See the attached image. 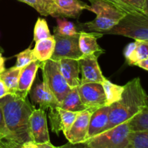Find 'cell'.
<instances>
[{
  "label": "cell",
  "instance_id": "obj_21",
  "mask_svg": "<svg viewBox=\"0 0 148 148\" xmlns=\"http://www.w3.org/2000/svg\"><path fill=\"white\" fill-rule=\"evenodd\" d=\"M23 68L13 66L0 74V79L5 85L10 94H15L17 92L19 77Z\"/></svg>",
  "mask_w": 148,
  "mask_h": 148
},
{
  "label": "cell",
  "instance_id": "obj_6",
  "mask_svg": "<svg viewBox=\"0 0 148 148\" xmlns=\"http://www.w3.org/2000/svg\"><path fill=\"white\" fill-rule=\"evenodd\" d=\"M129 132L126 121L88 139L84 143L88 148H124Z\"/></svg>",
  "mask_w": 148,
  "mask_h": 148
},
{
  "label": "cell",
  "instance_id": "obj_40",
  "mask_svg": "<svg viewBox=\"0 0 148 148\" xmlns=\"http://www.w3.org/2000/svg\"><path fill=\"white\" fill-rule=\"evenodd\" d=\"M5 60L6 59L3 57L1 53H0V74L5 71Z\"/></svg>",
  "mask_w": 148,
  "mask_h": 148
},
{
  "label": "cell",
  "instance_id": "obj_10",
  "mask_svg": "<svg viewBox=\"0 0 148 148\" xmlns=\"http://www.w3.org/2000/svg\"><path fill=\"white\" fill-rule=\"evenodd\" d=\"M29 129L31 140L36 144L50 143L46 111L34 108L29 118Z\"/></svg>",
  "mask_w": 148,
  "mask_h": 148
},
{
  "label": "cell",
  "instance_id": "obj_25",
  "mask_svg": "<svg viewBox=\"0 0 148 148\" xmlns=\"http://www.w3.org/2000/svg\"><path fill=\"white\" fill-rule=\"evenodd\" d=\"M56 22L57 25L53 28V35L69 36L78 33L76 26L72 22L62 19V17H56Z\"/></svg>",
  "mask_w": 148,
  "mask_h": 148
},
{
  "label": "cell",
  "instance_id": "obj_13",
  "mask_svg": "<svg viewBox=\"0 0 148 148\" xmlns=\"http://www.w3.org/2000/svg\"><path fill=\"white\" fill-rule=\"evenodd\" d=\"M31 100L35 104L39 106V108L46 111L49 108L58 107L59 102L44 82L38 83L30 92Z\"/></svg>",
  "mask_w": 148,
  "mask_h": 148
},
{
  "label": "cell",
  "instance_id": "obj_2",
  "mask_svg": "<svg viewBox=\"0 0 148 148\" xmlns=\"http://www.w3.org/2000/svg\"><path fill=\"white\" fill-rule=\"evenodd\" d=\"M146 107H148L147 93L140 77L134 78L124 85L121 98L109 106L108 122L105 132L126 122Z\"/></svg>",
  "mask_w": 148,
  "mask_h": 148
},
{
  "label": "cell",
  "instance_id": "obj_39",
  "mask_svg": "<svg viewBox=\"0 0 148 148\" xmlns=\"http://www.w3.org/2000/svg\"><path fill=\"white\" fill-rule=\"evenodd\" d=\"M21 148H40V147L38 146V145L35 143L34 142L28 141L23 143V144L22 145Z\"/></svg>",
  "mask_w": 148,
  "mask_h": 148
},
{
  "label": "cell",
  "instance_id": "obj_24",
  "mask_svg": "<svg viewBox=\"0 0 148 148\" xmlns=\"http://www.w3.org/2000/svg\"><path fill=\"white\" fill-rule=\"evenodd\" d=\"M124 148H148V132H130Z\"/></svg>",
  "mask_w": 148,
  "mask_h": 148
},
{
  "label": "cell",
  "instance_id": "obj_20",
  "mask_svg": "<svg viewBox=\"0 0 148 148\" xmlns=\"http://www.w3.org/2000/svg\"><path fill=\"white\" fill-rule=\"evenodd\" d=\"M58 107L62 109L72 112H81L86 110V108L82 104L79 98L77 88H72L64 97L63 101L59 103Z\"/></svg>",
  "mask_w": 148,
  "mask_h": 148
},
{
  "label": "cell",
  "instance_id": "obj_11",
  "mask_svg": "<svg viewBox=\"0 0 148 148\" xmlns=\"http://www.w3.org/2000/svg\"><path fill=\"white\" fill-rule=\"evenodd\" d=\"M88 7L80 0H53L49 12V15L53 17L78 18L84 10Z\"/></svg>",
  "mask_w": 148,
  "mask_h": 148
},
{
  "label": "cell",
  "instance_id": "obj_9",
  "mask_svg": "<svg viewBox=\"0 0 148 148\" xmlns=\"http://www.w3.org/2000/svg\"><path fill=\"white\" fill-rule=\"evenodd\" d=\"M99 55H83L79 59V72L81 74L80 85L86 83L102 84L106 77L103 75L102 71L98 62Z\"/></svg>",
  "mask_w": 148,
  "mask_h": 148
},
{
  "label": "cell",
  "instance_id": "obj_1",
  "mask_svg": "<svg viewBox=\"0 0 148 148\" xmlns=\"http://www.w3.org/2000/svg\"><path fill=\"white\" fill-rule=\"evenodd\" d=\"M0 104L9 133L7 140L20 145L32 141L29 118L35 107L29 103L27 97L25 98L17 93L8 94L0 98Z\"/></svg>",
  "mask_w": 148,
  "mask_h": 148
},
{
  "label": "cell",
  "instance_id": "obj_16",
  "mask_svg": "<svg viewBox=\"0 0 148 148\" xmlns=\"http://www.w3.org/2000/svg\"><path fill=\"white\" fill-rule=\"evenodd\" d=\"M109 110V106H106L91 114L87 140L105 132L108 122Z\"/></svg>",
  "mask_w": 148,
  "mask_h": 148
},
{
  "label": "cell",
  "instance_id": "obj_15",
  "mask_svg": "<svg viewBox=\"0 0 148 148\" xmlns=\"http://www.w3.org/2000/svg\"><path fill=\"white\" fill-rule=\"evenodd\" d=\"M79 47L82 55L98 54L104 53V50L100 47L98 39L103 35L97 32H87L83 30L79 31Z\"/></svg>",
  "mask_w": 148,
  "mask_h": 148
},
{
  "label": "cell",
  "instance_id": "obj_5",
  "mask_svg": "<svg viewBox=\"0 0 148 148\" xmlns=\"http://www.w3.org/2000/svg\"><path fill=\"white\" fill-rule=\"evenodd\" d=\"M43 82L46 84L59 103L62 102L72 88L68 85L59 69V61L49 59L40 62Z\"/></svg>",
  "mask_w": 148,
  "mask_h": 148
},
{
  "label": "cell",
  "instance_id": "obj_31",
  "mask_svg": "<svg viewBox=\"0 0 148 148\" xmlns=\"http://www.w3.org/2000/svg\"><path fill=\"white\" fill-rule=\"evenodd\" d=\"M88 1H91V0H88ZM101 1L108 3V4L114 6L117 9H119L121 11L127 13V14H141L139 12H137V10H134L133 8L130 7V6L127 5L126 4L123 3L120 0H101Z\"/></svg>",
  "mask_w": 148,
  "mask_h": 148
},
{
  "label": "cell",
  "instance_id": "obj_38",
  "mask_svg": "<svg viewBox=\"0 0 148 148\" xmlns=\"http://www.w3.org/2000/svg\"><path fill=\"white\" fill-rule=\"evenodd\" d=\"M8 94H10V92L7 90L5 85H4V83H3V82H1V79H0V98H3V97L8 95Z\"/></svg>",
  "mask_w": 148,
  "mask_h": 148
},
{
  "label": "cell",
  "instance_id": "obj_7",
  "mask_svg": "<svg viewBox=\"0 0 148 148\" xmlns=\"http://www.w3.org/2000/svg\"><path fill=\"white\" fill-rule=\"evenodd\" d=\"M79 32L73 36L53 35L55 39L54 51L51 59L59 61L62 59L79 60L83 55L79 47Z\"/></svg>",
  "mask_w": 148,
  "mask_h": 148
},
{
  "label": "cell",
  "instance_id": "obj_3",
  "mask_svg": "<svg viewBox=\"0 0 148 148\" xmlns=\"http://www.w3.org/2000/svg\"><path fill=\"white\" fill-rule=\"evenodd\" d=\"M90 1L91 5L88 7V10L95 13L96 17L92 21L79 24L78 29L79 30L97 32L103 34V33L112 28L127 14V13L105 1L101 0H91Z\"/></svg>",
  "mask_w": 148,
  "mask_h": 148
},
{
  "label": "cell",
  "instance_id": "obj_37",
  "mask_svg": "<svg viewBox=\"0 0 148 148\" xmlns=\"http://www.w3.org/2000/svg\"><path fill=\"white\" fill-rule=\"evenodd\" d=\"M135 66H139L140 68L145 69V70H148V59H143V60L140 61L135 64Z\"/></svg>",
  "mask_w": 148,
  "mask_h": 148
},
{
  "label": "cell",
  "instance_id": "obj_34",
  "mask_svg": "<svg viewBox=\"0 0 148 148\" xmlns=\"http://www.w3.org/2000/svg\"><path fill=\"white\" fill-rule=\"evenodd\" d=\"M22 145L17 144L11 140L2 139L0 140V148H21Z\"/></svg>",
  "mask_w": 148,
  "mask_h": 148
},
{
  "label": "cell",
  "instance_id": "obj_26",
  "mask_svg": "<svg viewBox=\"0 0 148 148\" xmlns=\"http://www.w3.org/2000/svg\"><path fill=\"white\" fill-rule=\"evenodd\" d=\"M58 111H59V119H60L61 130L64 136H66L79 112L66 111L59 107H58Z\"/></svg>",
  "mask_w": 148,
  "mask_h": 148
},
{
  "label": "cell",
  "instance_id": "obj_18",
  "mask_svg": "<svg viewBox=\"0 0 148 148\" xmlns=\"http://www.w3.org/2000/svg\"><path fill=\"white\" fill-rule=\"evenodd\" d=\"M124 55L129 65L135 66L140 61L148 59V41L135 40L129 43L124 49Z\"/></svg>",
  "mask_w": 148,
  "mask_h": 148
},
{
  "label": "cell",
  "instance_id": "obj_36",
  "mask_svg": "<svg viewBox=\"0 0 148 148\" xmlns=\"http://www.w3.org/2000/svg\"><path fill=\"white\" fill-rule=\"evenodd\" d=\"M38 1H40L42 4H43V6L44 7L45 10H46V12H47L48 15H49V10H50L51 6L52 3H53V0H38Z\"/></svg>",
  "mask_w": 148,
  "mask_h": 148
},
{
  "label": "cell",
  "instance_id": "obj_32",
  "mask_svg": "<svg viewBox=\"0 0 148 148\" xmlns=\"http://www.w3.org/2000/svg\"><path fill=\"white\" fill-rule=\"evenodd\" d=\"M18 1L28 4L29 6H30L33 9H35L42 16H46H46H49L47 12H46V10H45L44 7L43 6V4L38 0H18Z\"/></svg>",
  "mask_w": 148,
  "mask_h": 148
},
{
  "label": "cell",
  "instance_id": "obj_14",
  "mask_svg": "<svg viewBox=\"0 0 148 148\" xmlns=\"http://www.w3.org/2000/svg\"><path fill=\"white\" fill-rule=\"evenodd\" d=\"M59 69L65 81L71 88L80 85L79 61L74 59H62L59 60Z\"/></svg>",
  "mask_w": 148,
  "mask_h": 148
},
{
  "label": "cell",
  "instance_id": "obj_28",
  "mask_svg": "<svg viewBox=\"0 0 148 148\" xmlns=\"http://www.w3.org/2000/svg\"><path fill=\"white\" fill-rule=\"evenodd\" d=\"M16 57H17V63H16L15 66L20 68H23L31 62L37 61L33 53V49L30 48H28L23 51L19 53L18 54L16 55Z\"/></svg>",
  "mask_w": 148,
  "mask_h": 148
},
{
  "label": "cell",
  "instance_id": "obj_41",
  "mask_svg": "<svg viewBox=\"0 0 148 148\" xmlns=\"http://www.w3.org/2000/svg\"><path fill=\"white\" fill-rule=\"evenodd\" d=\"M40 148H58L56 146L53 145L50 143H43V144H38Z\"/></svg>",
  "mask_w": 148,
  "mask_h": 148
},
{
  "label": "cell",
  "instance_id": "obj_29",
  "mask_svg": "<svg viewBox=\"0 0 148 148\" xmlns=\"http://www.w3.org/2000/svg\"><path fill=\"white\" fill-rule=\"evenodd\" d=\"M141 14L148 16V0H120Z\"/></svg>",
  "mask_w": 148,
  "mask_h": 148
},
{
  "label": "cell",
  "instance_id": "obj_8",
  "mask_svg": "<svg viewBox=\"0 0 148 148\" xmlns=\"http://www.w3.org/2000/svg\"><path fill=\"white\" fill-rule=\"evenodd\" d=\"M77 90L82 104L91 114L107 106L102 84L96 82L83 84L78 87Z\"/></svg>",
  "mask_w": 148,
  "mask_h": 148
},
{
  "label": "cell",
  "instance_id": "obj_30",
  "mask_svg": "<svg viewBox=\"0 0 148 148\" xmlns=\"http://www.w3.org/2000/svg\"><path fill=\"white\" fill-rule=\"evenodd\" d=\"M49 119H50L51 131L53 133H56L57 135H59V132H62V130H61L60 119H59L58 107L51 108L50 112H49Z\"/></svg>",
  "mask_w": 148,
  "mask_h": 148
},
{
  "label": "cell",
  "instance_id": "obj_33",
  "mask_svg": "<svg viewBox=\"0 0 148 148\" xmlns=\"http://www.w3.org/2000/svg\"><path fill=\"white\" fill-rule=\"evenodd\" d=\"M8 137L9 133L7 130V127H6L2 108H1V104H0V140H2V139L7 140Z\"/></svg>",
  "mask_w": 148,
  "mask_h": 148
},
{
  "label": "cell",
  "instance_id": "obj_27",
  "mask_svg": "<svg viewBox=\"0 0 148 148\" xmlns=\"http://www.w3.org/2000/svg\"><path fill=\"white\" fill-rule=\"evenodd\" d=\"M51 36L46 20L43 18H38L34 27V36L33 40L35 42L42 39L47 38Z\"/></svg>",
  "mask_w": 148,
  "mask_h": 148
},
{
  "label": "cell",
  "instance_id": "obj_19",
  "mask_svg": "<svg viewBox=\"0 0 148 148\" xmlns=\"http://www.w3.org/2000/svg\"><path fill=\"white\" fill-rule=\"evenodd\" d=\"M54 47L55 39L53 36H51L47 38L36 41L33 51L37 61L43 62L51 59L54 51Z\"/></svg>",
  "mask_w": 148,
  "mask_h": 148
},
{
  "label": "cell",
  "instance_id": "obj_17",
  "mask_svg": "<svg viewBox=\"0 0 148 148\" xmlns=\"http://www.w3.org/2000/svg\"><path fill=\"white\" fill-rule=\"evenodd\" d=\"M39 67L40 62L38 61H36L31 62L22 69L19 77L17 94L25 98L27 97V94L31 90L32 85L36 78V73Z\"/></svg>",
  "mask_w": 148,
  "mask_h": 148
},
{
  "label": "cell",
  "instance_id": "obj_4",
  "mask_svg": "<svg viewBox=\"0 0 148 148\" xmlns=\"http://www.w3.org/2000/svg\"><path fill=\"white\" fill-rule=\"evenodd\" d=\"M104 34L119 35L135 40L148 41V16L143 14H127L116 25Z\"/></svg>",
  "mask_w": 148,
  "mask_h": 148
},
{
  "label": "cell",
  "instance_id": "obj_12",
  "mask_svg": "<svg viewBox=\"0 0 148 148\" xmlns=\"http://www.w3.org/2000/svg\"><path fill=\"white\" fill-rule=\"evenodd\" d=\"M90 116L91 113L87 109L79 113L67 134L65 136L69 143L78 144L86 141Z\"/></svg>",
  "mask_w": 148,
  "mask_h": 148
},
{
  "label": "cell",
  "instance_id": "obj_22",
  "mask_svg": "<svg viewBox=\"0 0 148 148\" xmlns=\"http://www.w3.org/2000/svg\"><path fill=\"white\" fill-rule=\"evenodd\" d=\"M127 122L130 132H148V107L139 111Z\"/></svg>",
  "mask_w": 148,
  "mask_h": 148
},
{
  "label": "cell",
  "instance_id": "obj_23",
  "mask_svg": "<svg viewBox=\"0 0 148 148\" xmlns=\"http://www.w3.org/2000/svg\"><path fill=\"white\" fill-rule=\"evenodd\" d=\"M102 85L105 92L107 106H111L121 98L124 90V86L112 83L106 78L102 83Z\"/></svg>",
  "mask_w": 148,
  "mask_h": 148
},
{
  "label": "cell",
  "instance_id": "obj_35",
  "mask_svg": "<svg viewBox=\"0 0 148 148\" xmlns=\"http://www.w3.org/2000/svg\"><path fill=\"white\" fill-rule=\"evenodd\" d=\"M58 148H88L85 145V143H78V144H72L70 143H68L62 146L57 147Z\"/></svg>",
  "mask_w": 148,
  "mask_h": 148
}]
</instances>
